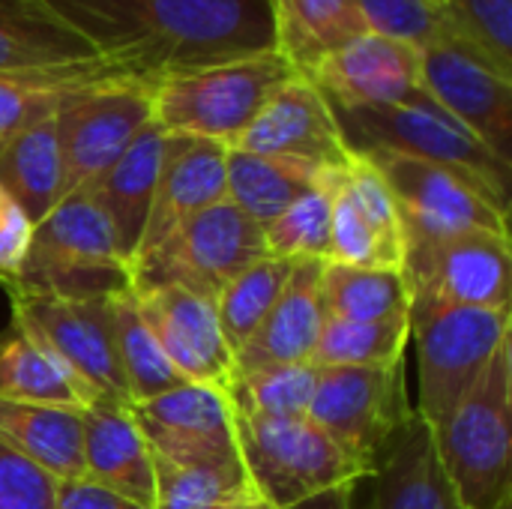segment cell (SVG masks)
<instances>
[{
	"instance_id": "30bf717a",
	"label": "cell",
	"mask_w": 512,
	"mask_h": 509,
	"mask_svg": "<svg viewBox=\"0 0 512 509\" xmlns=\"http://www.w3.org/2000/svg\"><path fill=\"white\" fill-rule=\"evenodd\" d=\"M402 276L411 303L512 309L510 234H402Z\"/></svg>"
},
{
	"instance_id": "f1b7e54d",
	"label": "cell",
	"mask_w": 512,
	"mask_h": 509,
	"mask_svg": "<svg viewBox=\"0 0 512 509\" xmlns=\"http://www.w3.org/2000/svg\"><path fill=\"white\" fill-rule=\"evenodd\" d=\"M318 297L324 321H387L411 315V291L399 267L324 261Z\"/></svg>"
},
{
	"instance_id": "f546056e",
	"label": "cell",
	"mask_w": 512,
	"mask_h": 509,
	"mask_svg": "<svg viewBox=\"0 0 512 509\" xmlns=\"http://www.w3.org/2000/svg\"><path fill=\"white\" fill-rule=\"evenodd\" d=\"M117 78L132 75L108 60L66 75H0V144L33 123L54 117L69 96Z\"/></svg>"
},
{
	"instance_id": "836d02e7",
	"label": "cell",
	"mask_w": 512,
	"mask_h": 509,
	"mask_svg": "<svg viewBox=\"0 0 512 509\" xmlns=\"http://www.w3.org/2000/svg\"><path fill=\"white\" fill-rule=\"evenodd\" d=\"M294 267H297V261L264 255V258L252 261L246 270H240L213 297L216 318H219V327H222V336H225L231 354H237L249 342V336L261 327V321L267 318V312L285 291Z\"/></svg>"
},
{
	"instance_id": "484cf974",
	"label": "cell",
	"mask_w": 512,
	"mask_h": 509,
	"mask_svg": "<svg viewBox=\"0 0 512 509\" xmlns=\"http://www.w3.org/2000/svg\"><path fill=\"white\" fill-rule=\"evenodd\" d=\"M270 18L273 51L300 75L369 30L357 0H270Z\"/></svg>"
},
{
	"instance_id": "4316f807",
	"label": "cell",
	"mask_w": 512,
	"mask_h": 509,
	"mask_svg": "<svg viewBox=\"0 0 512 509\" xmlns=\"http://www.w3.org/2000/svg\"><path fill=\"white\" fill-rule=\"evenodd\" d=\"M0 186L36 225L66 195L57 114L0 144Z\"/></svg>"
},
{
	"instance_id": "8fae6325",
	"label": "cell",
	"mask_w": 512,
	"mask_h": 509,
	"mask_svg": "<svg viewBox=\"0 0 512 509\" xmlns=\"http://www.w3.org/2000/svg\"><path fill=\"white\" fill-rule=\"evenodd\" d=\"M264 255L261 225L231 201H219L135 261L129 270V288L180 285L213 300L240 270Z\"/></svg>"
},
{
	"instance_id": "7c38bea8",
	"label": "cell",
	"mask_w": 512,
	"mask_h": 509,
	"mask_svg": "<svg viewBox=\"0 0 512 509\" xmlns=\"http://www.w3.org/2000/svg\"><path fill=\"white\" fill-rule=\"evenodd\" d=\"M366 156L384 177L396 207L402 234H456L492 231L510 234V201L486 183L438 162L414 159L390 150H369Z\"/></svg>"
},
{
	"instance_id": "5bb4252c",
	"label": "cell",
	"mask_w": 512,
	"mask_h": 509,
	"mask_svg": "<svg viewBox=\"0 0 512 509\" xmlns=\"http://www.w3.org/2000/svg\"><path fill=\"white\" fill-rule=\"evenodd\" d=\"M129 411L153 456L183 468L243 471L237 417L225 390L186 381L162 396L129 405Z\"/></svg>"
},
{
	"instance_id": "603a6c76",
	"label": "cell",
	"mask_w": 512,
	"mask_h": 509,
	"mask_svg": "<svg viewBox=\"0 0 512 509\" xmlns=\"http://www.w3.org/2000/svg\"><path fill=\"white\" fill-rule=\"evenodd\" d=\"M162 144H165V132L156 123H150L108 171H102L90 186L78 189L87 192L90 201L108 219L126 267H132L135 252L141 246V234L147 225V213L159 177Z\"/></svg>"
},
{
	"instance_id": "7bdbcfd3",
	"label": "cell",
	"mask_w": 512,
	"mask_h": 509,
	"mask_svg": "<svg viewBox=\"0 0 512 509\" xmlns=\"http://www.w3.org/2000/svg\"><path fill=\"white\" fill-rule=\"evenodd\" d=\"M357 486L360 483L336 486V489H327L321 495H312V498H306V501H300V504H294V507L288 509H357V501H354Z\"/></svg>"
},
{
	"instance_id": "4dcf8cb0",
	"label": "cell",
	"mask_w": 512,
	"mask_h": 509,
	"mask_svg": "<svg viewBox=\"0 0 512 509\" xmlns=\"http://www.w3.org/2000/svg\"><path fill=\"white\" fill-rule=\"evenodd\" d=\"M111 315H114V348L117 363L129 390V402H147L162 396L180 384H186L177 369L168 363L165 351L159 348L156 336L144 324L132 288H120L111 294Z\"/></svg>"
},
{
	"instance_id": "44dd1931",
	"label": "cell",
	"mask_w": 512,
	"mask_h": 509,
	"mask_svg": "<svg viewBox=\"0 0 512 509\" xmlns=\"http://www.w3.org/2000/svg\"><path fill=\"white\" fill-rule=\"evenodd\" d=\"M321 270L324 261H297L285 291L279 294L261 327L234 354V375H246L270 366L312 363L324 327V312L318 297Z\"/></svg>"
},
{
	"instance_id": "2e32d148",
	"label": "cell",
	"mask_w": 512,
	"mask_h": 509,
	"mask_svg": "<svg viewBox=\"0 0 512 509\" xmlns=\"http://www.w3.org/2000/svg\"><path fill=\"white\" fill-rule=\"evenodd\" d=\"M420 51L405 39L366 30L324 57L306 78L330 108L411 105L426 96L420 87Z\"/></svg>"
},
{
	"instance_id": "8d00e7d4",
	"label": "cell",
	"mask_w": 512,
	"mask_h": 509,
	"mask_svg": "<svg viewBox=\"0 0 512 509\" xmlns=\"http://www.w3.org/2000/svg\"><path fill=\"white\" fill-rule=\"evenodd\" d=\"M252 495L243 471L183 468L153 456V509H222Z\"/></svg>"
},
{
	"instance_id": "8992f818",
	"label": "cell",
	"mask_w": 512,
	"mask_h": 509,
	"mask_svg": "<svg viewBox=\"0 0 512 509\" xmlns=\"http://www.w3.org/2000/svg\"><path fill=\"white\" fill-rule=\"evenodd\" d=\"M9 288L57 297H108L129 288V267L111 225L87 192L66 195L33 225L21 276Z\"/></svg>"
},
{
	"instance_id": "e0dca14e",
	"label": "cell",
	"mask_w": 512,
	"mask_h": 509,
	"mask_svg": "<svg viewBox=\"0 0 512 509\" xmlns=\"http://www.w3.org/2000/svg\"><path fill=\"white\" fill-rule=\"evenodd\" d=\"M228 150H246L270 159H288L312 168H345L351 150L336 114L306 75H291L258 111L249 129Z\"/></svg>"
},
{
	"instance_id": "f35d334b",
	"label": "cell",
	"mask_w": 512,
	"mask_h": 509,
	"mask_svg": "<svg viewBox=\"0 0 512 509\" xmlns=\"http://www.w3.org/2000/svg\"><path fill=\"white\" fill-rule=\"evenodd\" d=\"M369 30L405 39L417 48L450 36L444 9L429 0H357Z\"/></svg>"
},
{
	"instance_id": "ffe728a7",
	"label": "cell",
	"mask_w": 512,
	"mask_h": 509,
	"mask_svg": "<svg viewBox=\"0 0 512 509\" xmlns=\"http://www.w3.org/2000/svg\"><path fill=\"white\" fill-rule=\"evenodd\" d=\"M99 63L105 57L45 0H0V75H66Z\"/></svg>"
},
{
	"instance_id": "52a82bcc",
	"label": "cell",
	"mask_w": 512,
	"mask_h": 509,
	"mask_svg": "<svg viewBox=\"0 0 512 509\" xmlns=\"http://www.w3.org/2000/svg\"><path fill=\"white\" fill-rule=\"evenodd\" d=\"M333 114L351 153L390 150L438 162L486 183L510 201V162L495 156L477 135L441 111L429 96L411 105L333 108Z\"/></svg>"
},
{
	"instance_id": "d6986e66",
	"label": "cell",
	"mask_w": 512,
	"mask_h": 509,
	"mask_svg": "<svg viewBox=\"0 0 512 509\" xmlns=\"http://www.w3.org/2000/svg\"><path fill=\"white\" fill-rule=\"evenodd\" d=\"M225 177H228L225 144L207 138H189V135H165L153 204L147 213V225L135 261H141L156 246H162L189 219L225 201Z\"/></svg>"
},
{
	"instance_id": "cb8c5ba5",
	"label": "cell",
	"mask_w": 512,
	"mask_h": 509,
	"mask_svg": "<svg viewBox=\"0 0 512 509\" xmlns=\"http://www.w3.org/2000/svg\"><path fill=\"white\" fill-rule=\"evenodd\" d=\"M84 420V477L153 509V453L126 405H90Z\"/></svg>"
},
{
	"instance_id": "6da1fadb",
	"label": "cell",
	"mask_w": 512,
	"mask_h": 509,
	"mask_svg": "<svg viewBox=\"0 0 512 509\" xmlns=\"http://www.w3.org/2000/svg\"><path fill=\"white\" fill-rule=\"evenodd\" d=\"M99 57L132 78L165 75L273 48L270 0H45Z\"/></svg>"
},
{
	"instance_id": "7402d4cb",
	"label": "cell",
	"mask_w": 512,
	"mask_h": 509,
	"mask_svg": "<svg viewBox=\"0 0 512 509\" xmlns=\"http://www.w3.org/2000/svg\"><path fill=\"white\" fill-rule=\"evenodd\" d=\"M363 509H459L435 453L432 429L414 414L366 477Z\"/></svg>"
},
{
	"instance_id": "d4e9b609",
	"label": "cell",
	"mask_w": 512,
	"mask_h": 509,
	"mask_svg": "<svg viewBox=\"0 0 512 509\" xmlns=\"http://www.w3.org/2000/svg\"><path fill=\"white\" fill-rule=\"evenodd\" d=\"M0 441L45 471L54 483L84 477L81 411L0 399Z\"/></svg>"
},
{
	"instance_id": "4fadbf2b",
	"label": "cell",
	"mask_w": 512,
	"mask_h": 509,
	"mask_svg": "<svg viewBox=\"0 0 512 509\" xmlns=\"http://www.w3.org/2000/svg\"><path fill=\"white\" fill-rule=\"evenodd\" d=\"M150 87L141 78H117L93 84L60 105L57 132L66 195L90 186L153 123Z\"/></svg>"
},
{
	"instance_id": "f6af8a7d",
	"label": "cell",
	"mask_w": 512,
	"mask_h": 509,
	"mask_svg": "<svg viewBox=\"0 0 512 509\" xmlns=\"http://www.w3.org/2000/svg\"><path fill=\"white\" fill-rule=\"evenodd\" d=\"M429 3H435V6H444V0H429Z\"/></svg>"
},
{
	"instance_id": "5b68a950",
	"label": "cell",
	"mask_w": 512,
	"mask_h": 509,
	"mask_svg": "<svg viewBox=\"0 0 512 509\" xmlns=\"http://www.w3.org/2000/svg\"><path fill=\"white\" fill-rule=\"evenodd\" d=\"M12 330L60 363L87 393L90 405H132L114 348V315L108 297H57L6 288Z\"/></svg>"
},
{
	"instance_id": "277c9868",
	"label": "cell",
	"mask_w": 512,
	"mask_h": 509,
	"mask_svg": "<svg viewBox=\"0 0 512 509\" xmlns=\"http://www.w3.org/2000/svg\"><path fill=\"white\" fill-rule=\"evenodd\" d=\"M512 309L411 303L417 342V417L438 429L471 393L495 351L510 342Z\"/></svg>"
},
{
	"instance_id": "ba28073f",
	"label": "cell",
	"mask_w": 512,
	"mask_h": 509,
	"mask_svg": "<svg viewBox=\"0 0 512 509\" xmlns=\"http://www.w3.org/2000/svg\"><path fill=\"white\" fill-rule=\"evenodd\" d=\"M237 444L252 492L273 509H288L327 489L366 480L363 468L309 417H237Z\"/></svg>"
},
{
	"instance_id": "9a60e30c",
	"label": "cell",
	"mask_w": 512,
	"mask_h": 509,
	"mask_svg": "<svg viewBox=\"0 0 512 509\" xmlns=\"http://www.w3.org/2000/svg\"><path fill=\"white\" fill-rule=\"evenodd\" d=\"M420 87L441 111L512 165V78L447 36L420 51Z\"/></svg>"
},
{
	"instance_id": "7a4b0ae2",
	"label": "cell",
	"mask_w": 512,
	"mask_h": 509,
	"mask_svg": "<svg viewBox=\"0 0 512 509\" xmlns=\"http://www.w3.org/2000/svg\"><path fill=\"white\" fill-rule=\"evenodd\" d=\"M435 453L459 509L512 501V345L504 342L456 411L432 429Z\"/></svg>"
},
{
	"instance_id": "bcb514c9",
	"label": "cell",
	"mask_w": 512,
	"mask_h": 509,
	"mask_svg": "<svg viewBox=\"0 0 512 509\" xmlns=\"http://www.w3.org/2000/svg\"><path fill=\"white\" fill-rule=\"evenodd\" d=\"M501 509H512V501H507V504H504V507Z\"/></svg>"
},
{
	"instance_id": "d6a6232c",
	"label": "cell",
	"mask_w": 512,
	"mask_h": 509,
	"mask_svg": "<svg viewBox=\"0 0 512 509\" xmlns=\"http://www.w3.org/2000/svg\"><path fill=\"white\" fill-rule=\"evenodd\" d=\"M411 342V315L387 321H333L327 318L312 354V366L375 369L405 360Z\"/></svg>"
},
{
	"instance_id": "3957f363",
	"label": "cell",
	"mask_w": 512,
	"mask_h": 509,
	"mask_svg": "<svg viewBox=\"0 0 512 509\" xmlns=\"http://www.w3.org/2000/svg\"><path fill=\"white\" fill-rule=\"evenodd\" d=\"M291 75H297L294 66L273 48L165 75L150 87L153 123L165 135L207 138L234 147L264 102Z\"/></svg>"
},
{
	"instance_id": "d590c367",
	"label": "cell",
	"mask_w": 512,
	"mask_h": 509,
	"mask_svg": "<svg viewBox=\"0 0 512 509\" xmlns=\"http://www.w3.org/2000/svg\"><path fill=\"white\" fill-rule=\"evenodd\" d=\"M339 171H333L318 189L297 198L288 210H282L273 222L261 228L267 258L330 261V213Z\"/></svg>"
},
{
	"instance_id": "83f0119b",
	"label": "cell",
	"mask_w": 512,
	"mask_h": 509,
	"mask_svg": "<svg viewBox=\"0 0 512 509\" xmlns=\"http://www.w3.org/2000/svg\"><path fill=\"white\" fill-rule=\"evenodd\" d=\"M339 168H312L288 159H270L246 150H228L225 201L246 213L261 228L288 210L297 198L318 189Z\"/></svg>"
},
{
	"instance_id": "ab89813d",
	"label": "cell",
	"mask_w": 512,
	"mask_h": 509,
	"mask_svg": "<svg viewBox=\"0 0 512 509\" xmlns=\"http://www.w3.org/2000/svg\"><path fill=\"white\" fill-rule=\"evenodd\" d=\"M57 483L0 441V509H54Z\"/></svg>"
},
{
	"instance_id": "ac0fdd59",
	"label": "cell",
	"mask_w": 512,
	"mask_h": 509,
	"mask_svg": "<svg viewBox=\"0 0 512 509\" xmlns=\"http://www.w3.org/2000/svg\"><path fill=\"white\" fill-rule=\"evenodd\" d=\"M132 294L144 324L183 381L210 384L219 390L231 384L234 354L222 336L210 297L180 285L132 288Z\"/></svg>"
},
{
	"instance_id": "1f68e13d",
	"label": "cell",
	"mask_w": 512,
	"mask_h": 509,
	"mask_svg": "<svg viewBox=\"0 0 512 509\" xmlns=\"http://www.w3.org/2000/svg\"><path fill=\"white\" fill-rule=\"evenodd\" d=\"M0 399L72 411L90 408V399L75 378L15 330L0 339Z\"/></svg>"
},
{
	"instance_id": "e575fe53",
	"label": "cell",
	"mask_w": 512,
	"mask_h": 509,
	"mask_svg": "<svg viewBox=\"0 0 512 509\" xmlns=\"http://www.w3.org/2000/svg\"><path fill=\"white\" fill-rule=\"evenodd\" d=\"M315 381H318V366L312 363L270 366L246 375H234L225 393L237 417L291 420V417H306L315 393Z\"/></svg>"
},
{
	"instance_id": "ee69618b",
	"label": "cell",
	"mask_w": 512,
	"mask_h": 509,
	"mask_svg": "<svg viewBox=\"0 0 512 509\" xmlns=\"http://www.w3.org/2000/svg\"><path fill=\"white\" fill-rule=\"evenodd\" d=\"M222 509H273L267 501H261L255 492L252 495H243V498H237V501H231L228 507H222Z\"/></svg>"
},
{
	"instance_id": "9c48e42d",
	"label": "cell",
	"mask_w": 512,
	"mask_h": 509,
	"mask_svg": "<svg viewBox=\"0 0 512 509\" xmlns=\"http://www.w3.org/2000/svg\"><path fill=\"white\" fill-rule=\"evenodd\" d=\"M405 360L375 369H318L306 417L369 477L396 432L414 417Z\"/></svg>"
},
{
	"instance_id": "60d3db41",
	"label": "cell",
	"mask_w": 512,
	"mask_h": 509,
	"mask_svg": "<svg viewBox=\"0 0 512 509\" xmlns=\"http://www.w3.org/2000/svg\"><path fill=\"white\" fill-rule=\"evenodd\" d=\"M33 237V222L0 186V285L9 288L24 267Z\"/></svg>"
},
{
	"instance_id": "b9f144b4",
	"label": "cell",
	"mask_w": 512,
	"mask_h": 509,
	"mask_svg": "<svg viewBox=\"0 0 512 509\" xmlns=\"http://www.w3.org/2000/svg\"><path fill=\"white\" fill-rule=\"evenodd\" d=\"M54 509H147L87 477L81 480H63L54 492Z\"/></svg>"
},
{
	"instance_id": "74e56055",
	"label": "cell",
	"mask_w": 512,
	"mask_h": 509,
	"mask_svg": "<svg viewBox=\"0 0 512 509\" xmlns=\"http://www.w3.org/2000/svg\"><path fill=\"white\" fill-rule=\"evenodd\" d=\"M450 36L512 78V0H444Z\"/></svg>"
}]
</instances>
